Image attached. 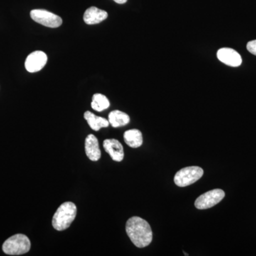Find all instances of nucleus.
Here are the masks:
<instances>
[{
  "instance_id": "nucleus-7",
  "label": "nucleus",
  "mask_w": 256,
  "mask_h": 256,
  "mask_svg": "<svg viewBox=\"0 0 256 256\" xmlns=\"http://www.w3.org/2000/svg\"><path fill=\"white\" fill-rule=\"evenodd\" d=\"M48 60L47 55L42 50L32 52L26 57L25 68L30 73H36L46 66Z\"/></svg>"
},
{
  "instance_id": "nucleus-11",
  "label": "nucleus",
  "mask_w": 256,
  "mask_h": 256,
  "mask_svg": "<svg viewBox=\"0 0 256 256\" xmlns=\"http://www.w3.org/2000/svg\"><path fill=\"white\" fill-rule=\"evenodd\" d=\"M85 150L88 158L92 161L96 162L100 160L101 152L98 140L94 134H88L86 138Z\"/></svg>"
},
{
  "instance_id": "nucleus-16",
  "label": "nucleus",
  "mask_w": 256,
  "mask_h": 256,
  "mask_svg": "<svg viewBox=\"0 0 256 256\" xmlns=\"http://www.w3.org/2000/svg\"><path fill=\"white\" fill-rule=\"evenodd\" d=\"M247 50L252 54L256 56V40H252L247 44Z\"/></svg>"
},
{
  "instance_id": "nucleus-13",
  "label": "nucleus",
  "mask_w": 256,
  "mask_h": 256,
  "mask_svg": "<svg viewBox=\"0 0 256 256\" xmlns=\"http://www.w3.org/2000/svg\"><path fill=\"white\" fill-rule=\"evenodd\" d=\"M124 140L132 148H140L143 143L142 134L139 130H129L124 133Z\"/></svg>"
},
{
  "instance_id": "nucleus-1",
  "label": "nucleus",
  "mask_w": 256,
  "mask_h": 256,
  "mask_svg": "<svg viewBox=\"0 0 256 256\" xmlns=\"http://www.w3.org/2000/svg\"><path fill=\"white\" fill-rule=\"evenodd\" d=\"M126 232L131 242L138 248L148 246L152 240L150 226L140 217L134 216L128 220Z\"/></svg>"
},
{
  "instance_id": "nucleus-15",
  "label": "nucleus",
  "mask_w": 256,
  "mask_h": 256,
  "mask_svg": "<svg viewBox=\"0 0 256 256\" xmlns=\"http://www.w3.org/2000/svg\"><path fill=\"white\" fill-rule=\"evenodd\" d=\"M92 107L94 110L101 112L110 107V102L106 96L100 94H96L92 96Z\"/></svg>"
},
{
  "instance_id": "nucleus-3",
  "label": "nucleus",
  "mask_w": 256,
  "mask_h": 256,
  "mask_svg": "<svg viewBox=\"0 0 256 256\" xmlns=\"http://www.w3.org/2000/svg\"><path fill=\"white\" fill-rule=\"evenodd\" d=\"M30 248L31 242L26 236L16 234L4 242L2 250L8 255L20 256L30 252Z\"/></svg>"
},
{
  "instance_id": "nucleus-8",
  "label": "nucleus",
  "mask_w": 256,
  "mask_h": 256,
  "mask_svg": "<svg viewBox=\"0 0 256 256\" xmlns=\"http://www.w3.org/2000/svg\"><path fill=\"white\" fill-rule=\"evenodd\" d=\"M217 57L220 62L229 66L238 67L242 64V56L233 48H220L217 52Z\"/></svg>"
},
{
  "instance_id": "nucleus-2",
  "label": "nucleus",
  "mask_w": 256,
  "mask_h": 256,
  "mask_svg": "<svg viewBox=\"0 0 256 256\" xmlns=\"http://www.w3.org/2000/svg\"><path fill=\"white\" fill-rule=\"evenodd\" d=\"M77 214V208L73 202L62 204L55 212L52 220V226L58 232L66 230L72 225Z\"/></svg>"
},
{
  "instance_id": "nucleus-6",
  "label": "nucleus",
  "mask_w": 256,
  "mask_h": 256,
  "mask_svg": "<svg viewBox=\"0 0 256 256\" xmlns=\"http://www.w3.org/2000/svg\"><path fill=\"white\" fill-rule=\"evenodd\" d=\"M224 196H225V193L223 190L216 188L198 196L195 201L194 205L198 210H207L220 203Z\"/></svg>"
},
{
  "instance_id": "nucleus-17",
  "label": "nucleus",
  "mask_w": 256,
  "mask_h": 256,
  "mask_svg": "<svg viewBox=\"0 0 256 256\" xmlns=\"http://www.w3.org/2000/svg\"><path fill=\"white\" fill-rule=\"evenodd\" d=\"M114 2L118 3V4H122L127 2L128 0H114Z\"/></svg>"
},
{
  "instance_id": "nucleus-14",
  "label": "nucleus",
  "mask_w": 256,
  "mask_h": 256,
  "mask_svg": "<svg viewBox=\"0 0 256 256\" xmlns=\"http://www.w3.org/2000/svg\"><path fill=\"white\" fill-rule=\"evenodd\" d=\"M129 116L120 110H114L108 116V121L114 128L122 127L130 122Z\"/></svg>"
},
{
  "instance_id": "nucleus-9",
  "label": "nucleus",
  "mask_w": 256,
  "mask_h": 256,
  "mask_svg": "<svg viewBox=\"0 0 256 256\" xmlns=\"http://www.w3.org/2000/svg\"><path fill=\"white\" fill-rule=\"evenodd\" d=\"M104 148L114 161L121 162L124 158V150L122 144L116 139L105 140Z\"/></svg>"
},
{
  "instance_id": "nucleus-4",
  "label": "nucleus",
  "mask_w": 256,
  "mask_h": 256,
  "mask_svg": "<svg viewBox=\"0 0 256 256\" xmlns=\"http://www.w3.org/2000/svg\"><path fill=\"white\" fill-rule=\"evenodd\" d=\"M204 174V170L200 166H188L180 170L175 174L174 181L180 188L190 186L198 181Z\"/></svg>"
},
{
  "instance_id": "nucleus-12",
  "label": "nucleus",
  "mask_w": 256,
  "mask_h": 256,
  "mask_svg": "<svg viewBox=\"0 0 256 256\" xmlns=\"http://www.w3.org/2000/svg\"><path fill=\"white\" fill-rule=\"evenodd\" d=\"M84 118L86 120L88 124L94 130L98 131L102 128L108 127L110 122L104 118L99 117L90 111H86L84 114Z\"/></svg>"
},
{
  "instance_id": "nucleus-5",
  "label": "nucleus",
  "mask_w": 256,
  "mask_h": 256,
  "mask_svg": "<svg viewBox=\"0 0 256 256\" xmlns=\"http://www.w3.org/2000/svg\"><path fill=\"white\" fill-rule=\"evenodd\" d=\"M30 16L34 21L46 28H60L63 23V20L60 16L45 10H32Z\"/></svg>"
},
{
  "instance_id": "nucleus-10",
  "label": "nucleus",
  "mask_w": 256,
  "mask_h": 256,
  "mask_svg": "<svg viewBox=\"0 0 256 256\" xmlns=\"http://www.w3.org/2000/svg\"><path fill=\"white\" fill-rule=\"evenodd\" d=\"M108 16L107 12L92 6L86 10L84 14V22L88 25L97 24L102 22Z\"/></svg>"
}]
</instances>
